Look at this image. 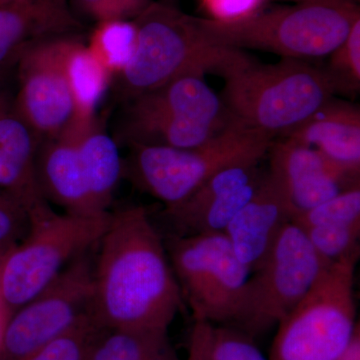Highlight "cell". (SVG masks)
<instances>
[{"instance_id": "obj_1", "label": "cell", "mask_w": 360, "mask_h": 360, "mask_svg": "<svg viewBox=\"0 0 360 360\" xmlns=\"http://www.w3.org/2000/svg\"><path fill=\"white\" fill-rule=\"evenodd\" d=\"M94 284V319L106 329L168 331L186 307L165 239L142 206L110 212Z\"/></svg>"}, {"instance_id": "obj_2", "label": "cell", "mask_w": 360, "mask_h": 360, "mask_svg": "<svg viewBox=\"0 0 360 360\" xmlns=\"http://www.w3.org/2000/svg\"><path fill=\"white\" fill-rule=\"evenodd\" d=\"M359 18V7L352 0H319L229 20L193 16V21L201 37L214 46L304 60L333 53Z\"/></svg>"}, {"instance_id": "obj_3", "label": "cell", "mask_w": 360, "mask_h": 360, "mask_svg": "<svg viewBox=\"0 0 360 360\" xmlns=\"http://www.w3.org/2000/svg\"><path fill=\"white\" fill-rule=\"evenodd\" d=\"M222 77L232 117L272 139L290 134L336 94L324 70L298 59L264 65L246 56Z\"/></svg>"}, {"instance_id": "obj_4", "label": "cell", "mask_w": 360, "mask_h": 360, "mask_svg": "<svg viewBox=\"0 0 360 360\" xmlns=\"http://www.w3.org/2000/svg\"><path fill=\"white\" fill-rule=\"evenodd\" d=\"M132 21L136 30L134 53L115 77L118 96L127 101L186 75L222 77L246 56L243 51L208 44L193 15L165 2L151 1Z\"/></svg>"}, {"instance_id": "obj_5", "label": "cell", "mask_w": 360, "mask_h": 360, "mask_svg": "<svg viewBox=\"0 0 360 360\" xmlns=\"http://www.w3.org/2000/svg\"><path fill=\"white\" fill-rule=\"evenodd\" d=\"M272 141L236 120L196 148L131 143L129 158L123 160V176L169 210L220 170L240 163L260 162Z\"/></svg>"}, {"instance_id": "obj_6", "label": "cell", "mask_w": 360, "mask_h": 360, "mask_svg": "<svg viewBox=\"0 0 360 360\" xmlns=\"http://www.w3.org/2000/svg\"><path fill=\"white\" fill-rule=\"evenodd\" d=\"M359 252L328 264L302 302L279 322L269 360H338L356 322L355 269Z\"/></svg>"}, {"instance_id": "obj_7", "label": "cell", "mask_w": 360, "mask_h": 360, "mask_svg": "<svg viewBox=\"0 0 360 360\" xmlns=\"http://www.w3.org/2000/svg\"><path fill=\"white\" fill-rule=\"evenodd\" d=\"M201 75H186L127 101V144L193 148L236 122Z\"/></svg>"}, {"instance_id": "obj_8", "label": "cell", "mask_w": 360, "mask_h": 360, "mask_svg": "<svg viewBox=\"0 0 360 360\" xmlns=\"http://www.w3.org/2000/svg\"><path fill=\"white\" fill-rule=\"evenodd\" d=\"M110 219V212L90 217L56 212L32 224L26 238L0 260V291L11 316L73 260L94 250Z\"/></svg>"}, {"instance_id": "obj_9", "label": "cell", "mask_w": 360, "mask_h": 360, "mask_svg": "<svg viewBox=\"0 0 360 360\" xmlns=\"http://www.w3.org/2000/svg\"><path fill=\"white\" fill-rule=\"evenodd\" d=\"M165 239L182 297L194 321L233 328L250 272L224 232Z\"/></svg>"}, {"instance_id": "obj_10", "label": "cell", "mask_w": 360, "mask_h": 360, "mask_svg": "<svg viewBox=\"0 0 360 360\" xmlns=\"http://www.w3.org/2000/svg\"><path fill=\"white\" fill-rule=\"evenodd\" d=\"M328 264L302 229L288 222L264 262L248 277L233 328L253 338L278 326Z\"/></svg>"}, {"instance_id": "obj_11", "label": "cell", "mask_w": 360, "mask_h": 360, "mask_svg": "<svg viewBox=\"0 0 360 360\" xmlns=\"http://www.w3.org/2000/svg\"><path fill=\"white\" fill-rule=\"evenodd\" d=\"M96 250L73 260L44 291L16 310L2 338L0 360H20L94 315Z\"/></svg>"}, {"instance_id": "obj_12", "label": "cell", "mask_w": 360, "mask_h": 360, "mask_svg": "<svg viewBox=\"0 0 360 360\" xmlns=\"http://www.w3.org/2000/svg\"><path fill=\"white\" fill-rule=\"evenodd\" d=\"M73 35L32 44L16 61L20 90L14 110L41 141L89 129L96 122L89 124L80 122L68 82L65 53Z\"/></svg>"}, {"instance_id": "obj_13", "label": "cell", "mask_w": 360, "mask_h": 360, "mask_svg": "<svg viewBox=\"0 0 360 360\" xmlns=\"http://www.w3.org/2000/svg\"><path fill=\"white\" fill-rule=\"evenodd\" d=\"M260 162H246L220 170L179 205L165 210L179 236L224 232L257 191L264 172Z\"/></svg>"}, {"instance_id": "obj_14", "label": "cell", "mask_w": 360, "mask_h": 360, "mask_svg": "<svg viewBox=\"0 0 360 360\" xmlns=\"http://www.w3.org/2000/svg\"><path fill=\"white\" fill-rule=\"evenodd\" d=\"M269 174L290 206L291 219L359 184L316 149L288 137L272 142Z\"/></svg>"}, {"instance_id": "obj_15", "label": "cell", "mask_w": 360, "mask_h": 360, "mask_svg": "<svg viewBox=\"0 0 360 360\" xmlns=\"http://www.w3.org/2000/svg\"><path fill=\"white\" fill-rule=\"evenodd\" d=\"M40 142L4 94L0 99V191L22 205L32 225L56 213L45 200L37 180Z\"/></svg>"}, {"instance_id": "obj_16", "label": "cell", "mask_w": 360, "mask_h": 360, "mask_svg": "<svg viewBox=\"0 0 360 360\" xmlns=\"http://www.w3.org/2000/svg\"><path fill=\"white\" fill-rule=\"evenodd\" d=\"M290 221V206L266 172L252 198L224 233L239 262L252 274L264 262L284 225Z\"/></svg>"}, {"instance_id": "obj_17", "label": "cell", "mask_w": 360, "mask_h": 360, "mask_svg": "<svg viewBox=\"0 0 360 360\" xmlns=\"http://www.w3.org/2000/svg\"><path fill=\"white\" fill-rule=\"evenodd\" d=\"M87 129L42 141L37 150V175L41 193L47 202L58 205L68 214L106 213L94 205L78 153V139Z\"/></svg>"}, {"instance_id": "obj_18", "label": "cell", "mask_w": 360, "mask_h": 360, "mask_svg": "<svg viewBox=\"0 0 360 360\" xmlns=\"http://www.w3.org/2000/svg\"><path fill=\"white\" fill-rule=\"evenodd\" d=\"M284 137L316 149L345 174L359 179V106L331 98L307 122Z\"/></svg>"}, {"instance_id": "obj_19", "label": "cell", "mask_w": 360, "mask_h": 360, "mask_svg": "<svg viewBox=\"0 0 360 360\" xmlns=\"http://www.w3.org/2000/svg\"><path fill=\"white\" fill-rule=\"evenodd\" d=\"M63 2L0 6V68L16 63L32 44L82 30Z\"/></svg>"}, {"instance_id": "obj_20", "label": "cell", "mask_w": 360, "mask_h": 360, "mask_svg": "<svg viewBox=\"0 0 360 360\" xmlns=\"http://www.w3.org/2000/svg\"><path fill=\"white\" fill-rule=\"evenodd\" d=\"M77 146L94 205L99 212H108L124 169L117 143L96 122L79 137Z\"/></svg>"}, {"instance_id": "obj_21", "label": "cell", "mask_w": 360, "mask_h": 360, "mask_svg": "<svg viewBox=\"0 0 360 360\" xmlns=\"http://www.w3.org/2000/svg\"><path fill=\"white\" fill-rule=\"evenodd\" d=\"M65 70L80 122L84 124L96 122L97 106L112 77L75 35L70 37L66 49Z\"/></svg>"}, {"instance_id": "obj_22", "label": "cell", "mask_w": 360, "mask_h": 360, "mask_svg": "<svg viewBox=\"0 0 360 360\" xmlns=\"http://www.w3.org/2000/svg\"><path fill=\"white\" fill-rule=\"evenodd\" d=\"M167 333L103 328L87 360H179Z\"/></svg>"}, {"instance_id": "obj_23", "label": "cell", "mask_w": 360, "mask_h": 360, "mask_svg": "<svg viewBox=\"0 0 360 360\" xmlns=\"http://www.w3.org/2000/svg\"><path fill=\"white\" fill-rule=\"evenodd\" d=\"M186 360H269L252 338L231 326L194 321Z\"/></svg>"}, {"instance_id": "obj_24", "label": "cell", "mask_w": 360, "mask_h": 360, "mask_svg": "<svg viewBox=\"0 0 360 360\" xmlns=\"http://www.w3.org/2000/svg\"><path fill=\"white\" fill-rule=\"evenodd\" d=\"M136 30L134 21L106 20L97 22L89 37V51L111 77L120 75L134 51Z\"/></svg>"}, {"instance_id": "obj_25", "label": "cell", "mask_w": 360, "mask_h": 360, "mask_svg": "<svg viewBox=\"0 0 360 360\" xmlns=\"http://www.w3.org/2000/svg\"><path fill=\"white\" fill-rule=\"evenodd\" d=\"M103 329L94 316H90L20 360H87L92 345Z\"/></svg>"}, {"instance_id": "obj_26", "label": "cell", "mask_w": 360, "mask_h": 360, "mask_svg": "<svg viewBox=\"0 0 360 360\" xmlns=\"http://www.w3.org/2000/svg\"><path fill=\"white\" fill-rule=\"evenodd\" d=\"M291 221L303 229L316 225L360 224V184L298 213Z\"/></svg>"}, {"instance_id": "obj_27", "label": "cell", "mask_w": 360, "mask_h": 360, "mask_svg": "<svg viewBox=\"0 0 360 360\" xmlns=\"http://www.w3.org/2000/svg\"><path fill=\"white\" fill-rule=\"evenodd\" d=\"M329 56L330 59L324 71L330 78L335 92L356 94L360 89V18Z\"/></svg>"}, {"instance_id": "obj_28", "label": "cell", "mask_w": 360, "mask_h": 360, "mask_svg": "<svg viewBox=\"0 0 360 360\" xmlns=\"http://www.w3.org/2000/svg\"><path fill=\"white\" fill-rule=\"evenodd\" d=\"M302 231L319 257L328 264L359 252L360 224L316 225Z\"/></svg>"}, {"instance_id": "obj_29", "label": "cell", "mask_w": 360, "mask_h": 360, "mask_svg": "<svg viewBox=\"0 0 360 360\" xmlns=\"http://www.w3.org/2000/svg\"><path fill=\"white\" fill-rule=\"evenodd\" d=\"M30 227V217L22 205L0 191V257L23 240Z\"/></svg>"}, {"instance_id": "obj_30", "label": "cell", "mask_w": 360, "mask_h": 360, "mask_svg": "<svg viewBox=\"0 0 360 360\" xmlns=\"http://www.w3.org/2000/svg\"><path fill=\"white\" fill-rule=\"evenodd\" d=\"M75 4L97 22L129 20L136 18L151 0H73Z\"/></svg>"}, {"instance_id": "obj_31", "label": "cell", "mask_w": 360, "mask_h": 360, "mask_svg": "<svg viewBox=\"0 0 360 360\" xmlns=\"http://www.w3.org/2000/svg\"><path fill=\"white\" fill-rule=\"evenodd\" d=\"M219 20L241 18L255 13L260 0H206Z\"/></svg>"}, {"instance_id": "obj_32", "label": "cell", "mask_w": 360, "mask_h": 360, "mask_svg": "<svg viewBox=\"0 0 360 360\" xmlns=\"http://www.w3.org/2000/svg\"><path fill=\"white\" fill-rule=\"evenodd\" d=\"M338 360H360V329L355 330L352 340Z\"/></svg>"}, {"instance_id": "obj_33", "label": "cell", "mask_w": 360, "mask_h": 360, "mask_svg": "<svg viewBox=\"0 0 360 360\" xmlns=\"http://www.w3.org/2000/svg\"><path fill=\"white\" fill-rule=\"evenodd\" d=\"M4 257H0V260ZM11 319V314L7 309L6 302L2 297L1 291H0V350H1L2 338H4V331H6L7 322Z\"/></svg>"}, {"instance_id": "obj_34", "label": "cell", "mask_w": 360, "mask_h": 360, "mask_svg": "<svg viewBox=\"0 0 360 360\" xmlns=\"http://www.w3.org/2000/svg\"><path fill=\"white\" fill-rule=\"evenodd\" d=\"M39 2H63V4H66L65 0H0V6L14 4H39Z\"/></svg>"}, {"instance_id": "obj_35", "label": "cell", "mask_w": 360, "mask_h": 360, "mask_svg": "<svg viewBox=\"0 0 360 360\" xmlns=\"http://www.w3.org/2000/svg\"><path fill=\"white\" fill-rule=\"evenodd\" d=\"M290 1L295 2V4H302V2L319 1V0H290ZM352 1H354V0H352Z\"/></svg>"}, {"instance_id": "obj_36", "label": "cell", "mask_w": 360, "mask_h": 360, "mask_svg": "<svg viewBox=\"0 0 360 360\" xmlns=\"http://www.w3.org/2000/svg\"><path fill=\"white\" fill-rule=\"evenodd\" d=\"M4 96V92H2L1 90H0V99H1L2 96Z\"/></svg>"}, {"instance_id": "obj_37", "label": "cell", "mask_w": 360, "mask_h": 360, "mask_svg": "<svg viewBox=\"0 0 360 360\" xmlns=\"http://www.w3.org/2000/svg\"><path fill=\"white\" fill-rule=\"evenodd\" d=\"M354 1H356V0H354Z\"/></svg>"}]
</instances>
